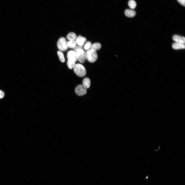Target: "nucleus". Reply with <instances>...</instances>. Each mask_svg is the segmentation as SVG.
Listing matches in <instances>:
<instances>
[{"label": "nucleus", "mask_w": 185, "mask_h": 185, "mask_svg": "<svg viewBox=\"0 0 185 185\" xmlns=\"http://www.w3.org/2000/svg\"><path fill=\"white\" fill-rule=\"evenodd\" d=\"M76 52L77 60L81 63H84L87 60V52L82 49H79Z\"/></svg>", "instance_id": "obj_3"}, {"label": "nucleus", "mask_w": 185, "mask_h": 185, "mask_svg": "<svg viewBox=\"0 0 185 185\" xmlns=\"http://www.w3.org/2000/svg\"><path fill=\"white\" fill-rule=\"evenodd\" d=\"M77 36L76 34L72 32L69 33L67 35L66 38L69 40H76Z\"/></svg>", "instance_id": "obj_12"}, {"label": "nucleus", "mask_w": 185, "mask_h": 185, "mask_svg": "<svg viewBox=\"0 0 185 185\" xmlns=\"http://www.w3.org/2000/svg\"><path fill=\"white\" fill-rule=\"evenodd\" d=\"M76 93L79 96H82L86 94L87 92V89L83 85H79L75 90Z\"/></svg>", "instance_id": "obj_5"}, {"label": "nucleus", "mask_w": 185, "mask_h": 185, "mask_svg": "<svg viewBox=\"0 0 185 185\" xmlns=\"http://www.w3.org/2000/svg\"><path fill=\"white\" fill-rule=\"evenodd\" d=\"M4 96V93L2 91L0 90V99L3 98Z\"/></svg>", "instance_id": "obj_20"}, {"label": "nucleus", "mask_w": 185, "mask_h": 185, "mask_svg": "<svg viewBox=\"0 0 185 185\" xmlns=\"http://www.w3.org/2000/svg\"><path fill=\"white\" fill-rule=\"evenodd\" d=\"M87 39L85 37H83L81 35H79L77 37L76 41L77 44L80 46H82L86 42Z\"/></svg>", "instance_id": "obj_8"}, {"label": "nucleus", "mask_w": 185, "mask_h": 185, "mask_svg": "<svg viewBox=\"0 0 185 185\" xmlns=\"http://www.w3.org/2000/svg\"><path fill=\"white\" fill-rule=\"evenodd\" d=\"M83 85L87 89H89L90 87L91 81L90 79L88 77L85 78L83 81Z\"/></svg>", "instance_id": "obj_11"}, {"label": "nucleus", "mask_w": 185, "mask_h": 185, "mask_svg": "<svg viewBox=\"0 0 185 185\" xmlns=\"http://www.w3.org/2000/svg\"><path fill=\"white\" fill-rule=\"evenodd\" d=\"M128 5L132 9H135L137 6L136 3L134 0H130L128 3Z\"/></svg>", "instance_id": "obj_17"}, {"label": "nucleus", "mask_w": 185, "mask_h": 185, "mask_svg": "<svg viewBox=\"0 0 185 185\" xmlns=\"http://www.w3.org/2000/svg\"><path fill=\"white\" fill-rule=\"evenodd\" d=\"M173 48L175 50L184 49L185 48L184 44L175 42L173 44Z\"/></svg>", "instance_id": "obj_10"}, {"label": "nucleus", "mask_w": 185, "mask_h": 185, "mask_svg": "<svg viewBox=\"0 0 185 185\" xmlns=\"http://www.w3.org/2000/svg\"><path fill=\"white\" fill-rule=\"evenodd\" d=\"M75 62L72 60H68L67 62V65L68 68L71 69L73 68L75 64Z\"/></svg>", "instance_id": "obj_15"}, {"label": "nucleus", "mask_w": 185, "mask_h": 185, "mask_svg": "<svg viewBox=\"0 0 185 185\" xmlns=\"http://www.w3.org/2000/svg\"><path fill=\"white\" fill-rule=\"evenodd\" d=\"M67 58L68 60H73L76 63L77 61L76 52L73 50L69 51L67 53Z\"/></svg>", "instance_id": "obj_6"}, {"label": "nucleus", "mask_w": 185, "mask_h": 185, "mask_svg": "<svg viewBox=\"0 0 185 185\" xmlns=\"http://www.w3.org/2000/svg\"><path fill=\"white\" fill-rule=\"evenodd\" d=\"M173 39L176 42L183 44H185V38L184 37L175 35L173 36Z\"/></svg>", "instance_id": "obj_7"}, {"label": "nucleus", "mask_w": 185, "mask_h": 185, "mask_svg": "<svg viewBox=\"0 0 185 185\" xmlns=\"http://www.w3.org/2000/svg\"><path fill=\"white\" fill-rule=\"evenodd\" d=\"M101 47V45L99 43L96 42L92 45L91 49L96 51L100 49Z\"/></svg>", "instance_id": "obj_13"}, {"label": "nucleus", "mask_w": 185, "mask_h": 185, "mask_svg": "<svg viewBox=\"0 0 185 185\" xmlns=\"http://www.w3.org/2000/svg\"><path fill=\"white\" fill-rule=\"evenodd\" d=\"M177 1L181 5L184 7H185V0H177Z\"/></svg>", "instance_id": "obj_19"}, {"label": "nucleus", "mask_w": 185, "mask_h": 185, "mask_svg": "<svg viewBox=\"0 0 185 185\" xmlns=\"http://www.w3.org/2000/svg\"><path fill=\"white\" fill-rule=\"evenodd\" d=\"M91 42L89 41L87 42L84 45V48L85 50L88 51L91 49L92 46Z\"/></svg>", "instance_id": "obj_18"}, {"label": "nucleus", "mask_w": 185, "mask_h": 185, "mask_svg": "<svg viewBox=\"0 0 185 185\" xmlns=\"http://www.w3.org/2000/svg\"><path fill=\"white\" fill-rule=\"evenodd\" d=\"M57 53L60 61L62 63H64L65 62V59L63 53L62 51H58Z\"/></svg>", "instance_id": "obj_16"}, {"label": "nucleus", "mask_w": 185, "mask_h": 185, "mask_svg": "<svg viewBox=\"0 0 185 185\" xmlns=\"http://www.w3.org/2000/svg\"><path fill=\"white\" fill-rule=\"evenodd\" d=\"M125 15L128 17L132 18L136 15V13L135 11L132 10L127 9L125 11Z\"/></svg>", "instance_id": "obj_9"}, {"label": "nucleus", "mask_w": 185, "mask_h": 185, "mask_svg": "<svg viewBox=\"0 0 185 185\" xmlns=\"http://www.w3.org/2000/svg\"><path fill=\"white\" fill-rule=\"evenodd\" d=\"M98 58V55L96 51L91 49L87 52V60L89 62L93 63Z\"/></svg>", "instance_id": "obj_2"}, {"label": "nucleus", "mask_w": 185, "mask_h": 185, "mask_svg": "<svg viewBox=\"0 0 185 185\" xmlns=\"http://www.w3.org/2000/svg\"><path fill=\"white\" fill-rule=\"evenodd\" d=\"M67 44L68 47L73 48L76 46L77 43L76 40H69L67 42Z\"/></svg>", "instance_id": "obj_14"}, {"label": "nucleus", "mask_w": 185, "mask_h": 185, "mask_svg": "<svg viewBox=\"0 0 185 185\" xmlns=\"http://www.w3.org/2000/svg\"><path fill=\"white\" fill-rule=\"evenodd\" d=\"M75 73L79 77H82L86 75L87 71L86 68L80 64H75L73 68Z\"/></svg>", "instance_id": "obj_1"}, {"label": "nucleus", "mask_w": 185, "mask_h": 185, "mask_svg": "<svg viewBox=\"0 0 185 185\" xmlns=\"http://www.w3.org/2000/svg\"><path fill=\"white\" fill-rule=\"evenodd\" d=\"M67 43V40L64 37H61L59 40L57 42V46L60 51H64L67 50L68 47Z\"/></svg>", "instance_id": "obj_4"}]
</instances>
